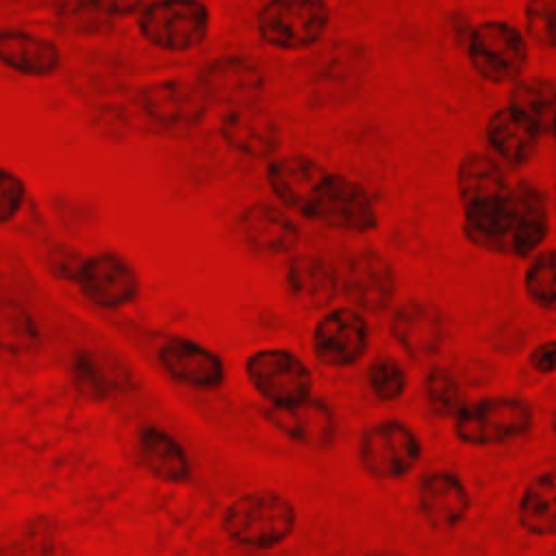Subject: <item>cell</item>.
<instances>
[{
  "label": "cell",
  "instance_id": "obj_22",
  "mask_svg": "<svg viewBox=\"0 0 556 556\" xmlns=\"http://www.w3.org/2000/svg\"><path fill=\"white\" fill-rule=\"evenodd\" d=\"M241 232L250 248L261 254H285L298 243L293 219L271 204H252L241 215Z\"/></svg>",
  "mask_w": 556,
  "mask_h": 556
},
{
  "label": "cell",
  "instance_id": "obj_15",
  "mask_svg": "<svg viewBox=\"0 0 556 556\" xmlns=\"http://www.w3.org/2000/svg\"><path fill=\"white\" fill-rule=\"evenodd\" d=\"M339 287H343V293L356 306V311L380 313L393 300L395 278L391 265L380 254L367 250L350 258Z\"/></svg>",
  "mask_w": 556,
  "mask_h": 556
},
{
  "label": "cell",
  "instance_id": "obj_20",
  "mask_svg": "<svg viewBox=\"0 0 556 556\" xmlns=\"http://www.w3.org/2000/svg\"><path fill=\"white\" fill-rule=\"evenodd\" d=\"M219 130L228 146L254 159L269 156L280 146V128L276 119L256 104L230 109L224 115Z\"/></svg>",
  "mask_w": 556,
  "mask_h": 556
},
{
  "label": "cell",
  "instance_id": "obj_11",
  "mask_svg": "<svg viewBox=\"0 0 556 556\" xmlns=\"http://www.w3.org/2000/svg\"><path fill=\"white\" fill-rule=\"evenodd\" d=\"M74 280L85 298L102 308H119L132 302L139 289L132 267L115 254H96L85 258L76 267Z\"/></svg>",
  "mask_w": 556,
  "mask_h": 556
},
{
  "label": "cell",
  "instance_id": "obj_23",
  "mask_svg": "<svg viewBox=\"0 0 556 556\" xmlns=\"http://www.w3.org/2000/svg\"><path fill=\"white\" fill-rule=\"evenodd\" d=\"M137 452L143 469L161 482L180 484L191 478V463L185 447L156 426H146L139 432Z\"/></svg>",
  "mask_w": 556,
  "mask_h": 556
},
{
  "label": "cell",
  "instance_id": "obj_26",
  "mask_svg": "<svg viewBox=\"0 0 556 556\" xmlns=\"http://www.w3.org/2000/svg\"><path fill=\"white\" fill-rule=\"evenodd\" d=\"M486 139L504 161L521 165L534 154L541 132L534 124L506 106L489 117Z\"/></svg>",
  "mask_w": 556,
  "mask_h": 556
},
{
  "label": "cell",
  "instance_id": "obj_13",
  "mask_svg": "<svg viewBox=\"0 0 556 556\" xmlns=\"http://www.w3.org/2000/svg\"><path fill=\"white\" fill-rule=\"evenodd\" d=\"M265 417L278 432L306 447L326 450L337 437V419L332 410L313 395L289 406H269Z\"/></svg>",
  "mask_w": 556,
  "mask_h": 556
},
{
  "label": "cell",
  "instance_id": "obj_18",
  "mask_svg": "<svg viewBox=\"0 0 556 556\" xmlns=\"http://www.w3.org/2000/svg\"><path fill=\"white\" fill-rule=\"evenodd\" d=\"M421 517L437 530L456 528L471 508V497L463 480L452 471L428 473L417 493Z\"/></svg>",
  "mask_w": 556,
  "mask_h": 556
},
{
  "label": "cell",
  "instance_id": "obj_38",
  "mask_svg": "<svg viewBox=\"0 0 556 556\" xmlns=\"http://www.w3.org/2000/svg\"><path fill=\"white\" fill-rule=\"evenodd\" d=\"M556 348H554V341H545L541 345H536L530 354V365L534 371L543 374V376H549L554 371V365H556Z\"/></svg>",
  "mask_w": 556,
  "mask_h": 556
},
{
  "label": "cell",
  "instance_id": "obj_29",
  "mask_svg": "<svg viewBox=\"0 0 556 556\" xmlns=\"http://www.w3.org/2000/svg\"><path fill=\"white\" fill-rule=\"evenodd\" d=\"M39 341V330L30 311L11 298H0V350L24 354Z\"/></svg>",
  "mask_w": 556,
  "mask_h": 556
},
{
  "label": "cell",
  "instance_id": "obj_25",
  "mask_svg": "<svg viewBox=\"0 0 556 556\" xmlns=\"http://www.w3.org/2000/svg\"><path fill=\"white\" fill-rule=\"evenodd\" d=\"M287 282L293 298L306 308H324L339 293L334 269L319 256L302 254L289 263Z\"/></svg>",
  "mask_w": 556,
  "mask_h": 556
},
{
  "label": "cell",
  "instance_id": "obj_35",
  "mask_svg": "<svg viewBox=\"0 0 556 556\" xmlns=\"http://www.w3.org/2000/svg\"><path fill=\"white\" fill-rule=\"evenodd\" d=\"M552 17H554V0H530L526 4L528 35L545 48H549L552 41H554Z\"/></svg>",
  "mask_w": 556,
  "mask_h": 556
},
{
  "label": "cell",
  "instance_id": "obj_37",
  "mask_svg": "<svg viewBox=\"0 0 556 556\" xmlns=\"http://www.w3.org/2000/svg\"><path fill=\"white\" fill-rule=\"evenodd\" d=\"M89 11H93L104 22H111L113 17L137 13L146 7L148 0H80Z\"/></svg>",
  "mask_w": 556,
  "mask_h": 556
},
{
  "label": "cell",
  "instance_id": "obj_39",
  "mask_svg": "<svg viewBox=\"0 0 556 556\" xmlns=\"http://www.w3.org/2000/svg\"><path fill=\"white\" fill-rule=\"evenodd\" d=\"M365 556H402V554L389 552V549H380V552H369V554H365Z\"/></svg>",
  "mask_w": 556,
  "mask_h": 556
},
{
  "label": "cell",
  "instance_id": "obj_21",
  "mask_svg": "<svg viewBox=\"0 0 556 556\" xmlns=\"http://www.w3.org/2000/svg\"><path fill=\"white\" fill-rule=\"evenodd\" d=\"M61 50L54 41L26 33L0 30V63L17 74L43 78L61 67Z\"/></svg>",
  "mask_w": 556,
  "mask_h": 556
},
{
  "label": "cell",
  "instance_id": "obj_24",
  "mask_svg": "<svg viewBox=\"0 0 556 556\" xmlns=\"http://www.w3.org/2000/svg\"><path fill=\"white\" fill-rule=\"evenodd\" d=\"M547 235V208L541 191L530 185L513 189V226L508 250L517 256L534 252Z\"/></svg>",
  "mask_w": 556,
  "mask_h": 556
},
{
  "label": "cell",
  "instance_id": "obj_1",
  "mask_svg": "<svg viewBox=\"0 0 556 556\" xmlns=\"http://www.w3.org/2000/svg\"><path fill=\"white\" fill-rule=\"evenodd\" d=\"M458 195L471 237L482 243H506L513 226V189L500 165L482 154L469 152L456 172Z\"/></svg>",
  "mask_w": 556,
  "mask_h": 556
},
{
  "label": "cell",
  "instance_id": "obj_10",
  "mask_svg": "<svg viewBox=\"0 0 556 556\" xmlns=\"http://www.w3.org/2000/svg\"><path fill=\"white\" fill-rule=\"evenodd\" d=\"M367 321L356 308H332L313 332V350L326 367H350L358 363L367 350Z\"/></svg>",
  "mask_w": 556,
  "mask_h": 556
},
{
  "label": "cell",
  "instance_id": "obj_36",
  "mask_svg": "<svg viewBox=\"0 0 556 556\" xmlns=\"http://www.w3.org/2000/svg\"><path fill=\"white\" fill-rule=\"evenodd\" d=\"M26 189L20 176L11 169L0 167V224L11 222L24 206Z\"/></svg>",
  "mask_w": 556,
  "mask_h": 556
},
{
  "label": "cell",
  "instance_id": "obj_5",
  "mask_svg": "<svg viewBox=\"0 0 556 556\" xmlns=\"http://www.w3.org/2000/svg\"><path fill=\"white\" fill-rule=\"evenodd\" d=\"M146 41L169 52L198 48L208 33V9L200 0H156L139 15Z\"/></svg>",
  "mask_w": 556,
  "mask_h": 556
},
{
  "label": "cell",
  "instance_id": "obj_4",
  "mask_svg": "<svg viewBox=\"0 0 556 556\" xmlns=\"http://www.w3.org/2000/svg\"><path fill=\"white\" fill-rule=\"evenodd\" d=\"M328 22L326 0H269L258 13V33L271 48L304 50L321 39Z\"/></svg>",
  "mask_w": 556,
  "mask_h": 556
},
{
  "label": "cell",
  "instance_id": "obj_12",
  "mask_svg": "<svg viewBox=\"0 0 556 556\" xmlns=\"http://www.w3.org/2000/svg\"><path fill=\"white\" fill-rule=\"evenodd\" d=\"M263 85L261 72L245 59L237 56L215 59L198 76V87L206 100L228 104L230 109L256 104L263 93Z\"/></svg>",
  "mask_w": 556,
  "mask_h": 556
},
{
  "label": "cell",
  "instance_id": "obj_6",
  "mask_svg": "<svg viewBox=\"0 0 556 556\" xmlns=\"http://www.w3.org/2000/svg\"><path fill=\"white\" fill-rule=\"evenodd\" d=\"M358 458L371 478L400 480L419 463L421 441L417 432L402 421H378L361 434Z\"/></svg>",
  "mask_w": 556,
  "mask_h": 556
},
{
  "label": "cell",
  "instance_id": "obj_2",
  "mask_svg": "<svg viewBox=\"0 0 556 556\" xmlns=\"http://www.w3.org/2000/svg\"><path fill=\"white\" fill-rule=\"evenodd\" d=\"M226 534L254 549H271L282 545L298 526V513L285 495L256 489L239 495L224 510Z\"/></svg>",
  "mask_w": 556,
  "mask_h": 556
},
{
  "label": "cell",
  "instance_id": "obj_3",
  "mask_svg": "<svg viewBox=\"0 0 556 556\" xmlns=\"http://www.w3.org/2000/svg\"><path fill=\"white\" fill-rule=\"evenodd\" d=\"M452 419L458 441L478 447L502 445L530 430L532 408L519 397H484L463 404Z\"/></svg>",
  "mask_w": 556,
  "mask_h": 556
},
{
  "label": "cell",
  "instance_id": "obj_17",
  "mask_svg": "<svg viewBox=\"0 0 556 556\" xmlns=\"http://www.w3.org/2000/svg\"><path fill=\"white\" fill-rule=\"evenodd\" d=\"M163 369L193 389H217L224 382V363L208 348L189 339H169L159 350Z\"/></svg>",
  "mask_w": 556,
  "mask_h": 556
},
{
  "label": "cell",
  "instance_id": "obj_40",
  "mask_svg": "<svg viewBox=\"0 0 556 556\" xmlns=\"http://www.w3.org/2000/svg\"><path fill=\"white\" fill-rule=\"evenodd\" d=\"M28 0H0V7H20L26 4Z\"/></svg>",
  "mask_w": 556,
  "mask_h": 556
},
{
  "label": "cell",
  "instance_id": "obj_30",
  "mask_svg": "<svg viewBox=\"0 0 556 556\" xmlns=\"http://www.w3.org/2000/svg\"><path fill=\"white\" fill-rule=\"evenodd\" d=\"M72 380L76 391L87 400H104L119 387L111 365L93 352H78L74 356Z\"/></svg>",
  "mask_w": 556,
  "mask_h": 556
},
{
  "label": "cell",
  "instance_id": "obj_33",
  "mask_svg": "<svg viewBox=\"0 0 556 556\" xmlns=\"http://www.w3.org/2000/svg\"><path fill=\"white\" fill-rule=\"evenodd\" d=\"M554 252H541L526 271V293L528 298L541 306L552 311L556 302V282H554Z\"/></svg>",
  "mask_w": 556,
  "mask_h": 556
},
{
  "label": "cell",
  "instance_id": "obj_16",
  "mask_svg": "<svg viewBox=\"0 0 556 556\" xmlns=\"http://www.w3.org/2000/svg\"><path fill=\"white\" fill-rule=\"evenodd\" d=\"M328 174L330 172H326L317 161L302 154L280 156L267 167V180L274 195L304 217Z\"/></svg>",
  "mask_w": 556,
  "mask_h": 556
},
{
  "label": "cell",
  "instance_id": "obj_34",
  "mask_svg": "<svg viewBox=\"0 0 556 556\" xmlns=\"http://www.w3.org/2000/svg\"><path fill=\"white\" fill-rule=\"evenodd\" d=\"M367 382L371 393L382 402H395L406 391V371L395 358H376L367 369Z\"/></svg>",
  "mask_w": 556,
  "mask_h": 556
},
{
  "label": "cell",
  "instance_id": "obj_28",
  "mask_svg": "<svg viewBox=\"0 0 556 556\" xmlns=\"http://www.w3.org/2000/svg\"><path fill=\"white\" fill-rule=\"evenodd\" d=\"M508 109L534 124L541 135H549L554 128V83L536 76L517 80Z\"/></svg>",
  "mask_w": 556,
  "mask_h": 556
},
{
  "label": "cell",
  "instance_id": "obj_7",
  "mask_svg": "<svg viewBox=\"0 0 556 556\" xmlns=\"http://www.w3.org/2000/svg\"><path fill=\"white\" fill-rule=\"evenodd\" d=\"M245 374L256 393L269 406H289L311 397L313 376L306 363L280 348L258 350L245 363Z\"/></svg>",
  "mask_w": 556,
  "mask_h": 556
},
{
  "label": "cell",
  "instance_id": "obj_31",
  "mask_svg": "<svg viewBox=\"0 0 556 556\" xmlns=\"http://www.w3.org/2000/svg\"><path fill=\"white\" fill-rule=\"evenodd\" d=\"M56 532L48 519H28L0 545V556H54Z\"/></svg>",
  "mask_w": 556,
  "mask_h": 556
},
{
  "label": "cell",
  "instance_id": "obj_8",
  "mask_svg": "<svg viewBox=\"0 0 556 556\" xmlns=\"http://www.w3.org/2000/svg\"><path fill=\"white\" fill-rule=\"evenodd\" d=\"M469 61L484 80L508 83L521 74L528 61V46L510 24L484 22L471 33Z\"/></svg>",
  "mask_w": 556,
  "mask_h": 556
},
{
  "label": "cell",
  "instance_id": "obj_9",
  "mask_svg": "<svg viewBox=\"0 0 556 556\" xmlns=\"http://www.w3.org/2000/svg\"><path fill=\"white\" fill-rule=\"evenodd\" d=\"M306 217L330 228L354 232H367L376 226V208L367 191L339 174H328Z\"/></svg>",
  "mask_w": 556,
  "mask_h": 556
},
{
  "label": "cell",
  "instance_id": "obj_19",
  "mask_svg": "<svg viewBox=\"0 0 556 556\" xmlns=\"http://www.w3.org/2000/svg\"><path fill=\"white\" fill-rule=\"evenodd\" d=\"M391 334L406 354L415 358L430 356L443 343V334H445L443 315L430 302H424V300L404 302L393 315Z\"/></svg>",
  "mask_w": 556,
  "mask_h": 556
},
{
  "label": "cell",
  "instance_id": "obj_27",
  "mask_svg": "<svg viewBox=\"0 0 556 556\" xmlns=\"http://www.w3.org/2000/svg\"><path fill=\"white\" fill-rule=\"evenodd\" d=\"M519 526L534 536H552L556 530V482L554 471L547 469L534 476L517 504Z\"/></svg>",
  "mask_w": 556,
  "mask_h": 556
},
{
  "label": "cell",
  "instance_id": "obj_32",
  "mask_svg": "<svg viewBox=\"0 0 556 556\" xmlns=\"http://www.w3.org/2000/svg\"><path fill=\"white\" fill-rule=\"evenodd\" d=\"M426 400L432 413L441 417H454L463 406V395L456 378L445 369H430L424 382Z\"/></svg>",
  "mask_w": 556,
  "mask_h": 556
},
{
  "label": "cell",
  "instance_id": "obj_14",
  "mask_svg": "<svg viewBox=\"0 0 556 556\" xmlns=\"http://www.w3.org/2000/svg\"><path fill=\"white\" fill-rule=\"evenodd\" d=\"M139 104L152 119L165 126H193L204 117L208 100L198 83L169 78L143 87Z\"/></svg>",
  "mask_w": 556,
  "mask_h": 556
}]
</instances>
